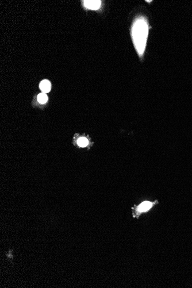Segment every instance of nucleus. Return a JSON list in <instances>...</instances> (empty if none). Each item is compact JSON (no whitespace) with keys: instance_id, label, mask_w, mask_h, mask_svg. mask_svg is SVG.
Returning a JSON list of instances; mask_svg holds the SVG:
<instances>
[{"instance_id":"7ed1b4c3","label":"nucleus","mask_w":192,"mask_h":288,"mask_svg":"<svg viewBox=\"0 0 192 288\" xmlns=\"http://www.w3.org/2000/svg\"><path fill=\"white\" fill-rule=\"evenodd\" d=\"M152 204H153L152 202H149V201L143 202L140 205L137 206L136 210H137L138 213H141L143 212H145L146 210H148L152 206Z\"/></svg>"},{"instance_id":"20e7f679","label":"nucleus","mask_w":192,"mask_h":288,"mask_svg":"<svg viewBox=\"0 0 192 288\" xmlns=\"http://www.w3.org/2000/svg\"><path fill=\"white\" fill-rule=\"evenodd\" d=\"M40 88L44 93H47L50 91L51 83L48 80H43L40 83Z\"/></svg>"},{"instance_id":"f257e3e1","label":"nucleus","mask_w":192,"mask_h":288,"mask_svg":"<svg viewBox=\"0 0 192 288\" xmlns=\"http://www.w3.org/2000/svg\"><path fill=\"white\" fill-rule=\"evenodd\" d=\"M148 24L146 19L141 17L137 18L133 24L132 36L133 41L139 55L142 56L144 52L148 35Z\"/></svg>"},{"instance_id":"423d86ee","label":"nucleus","mask_w":192,"mask_h":288,"mask_svg":"<svg viewBox=\"0 0 192 288\" xmlns=\"http://www.w3.org/2000/svg\"><path fill=\"white\" fill-rule=\"evenodd\" d=\"M78 144L79 146L81 147H85L88 144V140L85 137H81L79 138L78 140Z\"/></svg>"},{"instance_id":"f03ea898","label":"nucleus","mask_w":192,"mask_h":288,"mask_svg":"<svg viewBox=\"0 0 192 288\" xmlns=\"http://www.w3.org/2000/svg\"><path fill=\"white\" fill-rule=\"evenodd\" d=\"M84 5L86 8L92 10L98 9L101 6L100 1H85Z\"/></svg>"},{"instance_id":"39448f33","label":"nucleus","mask_w":192,"mask_h":288,"mask_svg":"<svg viewBox=\"0 0 192 288\" xmlns=\"http://www.w3.org/2000/svg\"><path fill=\"white\" fill-rule=\"evenodd\" d=\"M37 100L39 101V102H40L41 104L46 103V102L48 100V97H47V96L46 95V93H42L39 94L37 96Z\"/></svg>"}]
</instances>
